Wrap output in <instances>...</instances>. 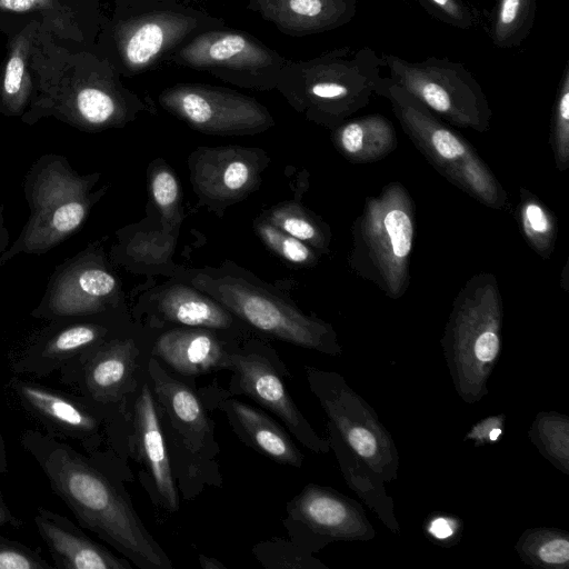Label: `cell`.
Listing matches in <instances>:
<instances>
[{
	"label": "cell",
	"instance_id": "cell-11",
	"mask_svg": "<svg viewBox=\"0 0 569 569\" xmlns=\"http://www.w3.org/2000/svg\"><path fill=\"white\" fill-rule=\"evenodd\" d=\"M287 61L254 36L224 27L197 34L168 59L177 66L254 90L276 89Z\"/></svg>",
	"mask_w": 569,
	"mask_h": 569
},
{
	"label": "cell",
	"instance_id": "cell-35",
	"mask_svg": "<svg viewBox=\"0 0 569 569\" xmlns=\"http://www.w3.org/2000/svg\"><path fill=\"white\" fill-rule=\"evenodd\" d=\"M254 557L266 568L271 569H328L313 558L308 549L280 538L261 541L252 549Z\"/></svg>",
	"mask_w": 569,
	"mask_h": 569
},
{
	"label": "cell",
	"instance_id": "cell-15",
	"mask_svg": "<svg viewBox=\"0 0 569 569\" xmlns=\"http://www.w3.org/2000/svg\"><path fill=\"white\" fill-rule=\"evenodd\" d=\"M159 102L192 128L208 133H252L273 123L256 99L223 87L178 83L162 90Z\"/></svg>",
	"mask_w": 569,
	"mask_h": 569
},
{
	"label": "cell",
	"instance_id": "cell-16",
	"mask_svg": "<svg viewBox=\"0 0 569 569\" xmlns=\"http://www.w3.org/2000/svg\"><path fill=\"white\" fill-rule=\"evenodd\" d=\"M108 312L48 321L11 356V371L36 378L58 372L113 337L112 327L106 320Z\"/></svg>",
	"mask_w": 569,
	"mask_h": 569
},
{
	"label": "cell",
	"instance_id": "cell-31",
	"mask_svg": "<svg viewBox=\"0 0 569 569\" xmlns=\"http://www.w3.org/2000/svg\"><path fill=\"white\" fill-rule=\"evenodd\" d=\"M520 200L516 219L523 238L541 258L548 260L553 253L558 226L553 212L528 189L520 188Z\"/></svg>",
	"mask_w": 569,
	"mask_h": 569
},
{
	"label": "cell",
	"instance_id": "cell-14",
	"mask_svg": "<svg viewBox=\"0 0 569 569\" xmlns=\"http://www.w3.org/2000/svg\"><path fill=\"white\" fill-rule=\"evenodd\" d=\"M117 302V278L98 246L89 244L54 267L40 302L30 315L50 321L108 312Z\"/></svg>",
	"mask_w": 569,
	"mask_h": 569
},
{
	"label": "cell",
	"instance_id": "cell-36",
	"mask_svg": "<svg viewBox=\"0 0 569 569\" xmlns=\"http://www.w3.org/2000/svg\"><path fill=\"white\" fill-rule=\"evenodd\" d=\"M549 142L558 171L569 168V63L567 62L553 103Z\"/></svg>",
	"mask_w": 569,
	"mask_h": 569
},
{
	"label": "cell",
	"instance_id": "cell-2",
	"mask_svg": "<svg viewBox=\"0 0 569 569\" xmlns=\"http://www.w3.org/2000/svg\"><path fill=\"white\" fill-rule=\"evenodd\" d=\"M382 67L381 56L370 47L343 46L307 60H288L276 89L309 117L336 128L369 103Z\"/></svg>",
	"mask_w": 569,
	"mask_h": 569
},
{
	"label": "cell",
	"instance_id": "cell-48",
	"mask_svg": "<svg viewBox=\"0 0 569 569\" xmlns=\"http://www.w3.org/2000/svg\"><path fill=\"white\" fill-rule=\"evenodd\" d=\"M7 471H8L7 451H6L4 440H3L1 428H0V473H6Z\"/></svg>",
	"mask_w": 569,
	"mask_h": 569
},
{
	"label": "cell",
	"instance_id": "cell-32",
	"mask_svg": "<svg viewBox=\"0 0 569 569\" xmlns=\"http://www.w3.org/2000/svg\"><path fill=\"white\" fill-rule=\"evenodd\" d=\"M516 551L531 567L566 569L569 565V535L555 528H531L520 536Z\"/></svg>",
	"mask_w": 569,
	"mask_h": 569
},
{
	"label": "cell",
	"instance_id": "cell-23",
	"mask_svg": "<svg viewBox=\"0 0 569 569\" xmlns=\"http://www.w3.org/2000/svg\"><path fill=\"white\" fill-rule=\"evenodd\" d=\"M149 375L172 428L184 446L197 453L209 441L211 433L209 418L200 399L190 388L168 375L153 358L149 360Z\"/></svg>",
	"mask_w": 569,
	"mask_h": 569
},
{
	"label": "cell",
	"instance_id": "cell-28",
	"mask_svg": "<svg viewBox=\"0 0 569 569\" xmlns=\"http://www.w3.org/2000/svg\"><path fill=\"white\" fill-rule=\"evenodd\" d=\"M256 170L244 154L234 150H208L194 168L199 189L213 199H233L253 184Z\"/></svg>",
	"mask_w": 569,
	"mask_h": 569
},
{
	"label": "cell",
	"instance_id": "cell-41",
	"mask_svg": "<svg viewBox=\"0 0 569 569\" xmlns=\"http://www.w3.org/2000/svg\"><path fill=\"white\" fill-rule=\"evenodd\" d=\"M152 196L162 210H169L177 202L179 187L174 176L162 170L153 174L151 182Z\"/></svg>",
	"mask_w": 569,
	"mask_h": 569
},
{
	"label": "cell",
	"instance_id": "cell-30",
	"mask_svg": "<svg viewBox=\"0 0 569 569\" xmlns=\"http://www.w3.org/2000/svg\"><path fill=\"white\" fill-rule=\"evenodd\" d=\"M31 29L12 42L0 84V111L6 116H23L31 100L32 82L27 69L32 42Z\"/></svg>",
	"mask_w": 569,
	"mask_h": 569
},
{
	"label": "cell",
	"instance_id": "cell-29",
	"mask_svg": "<svg viewBox=\"0 0 569 569\" xmlns=\"http://www.w3.org/2000/svg\"><path fill=\"white\" fill-rule=\"evenodd\" d=\"M159 308L167 319L190 327L223 329L232 322L220 305L180 284L170 287L161 295Z\"/></svg>",
	"mask_w": 569,
	"mask_h": 569
},
{
	"label": "cell",
	"instance_id": "cell-26",
	"mask_svg": "<svg viewBox=\"0 0 569 569\" xmlns=\"http://www.w3.org/2000/svg\"><path fill=\"white\" fill-rule=\"evenodd\" d=\"M332 141L347 160L357 164L379 161L398 146L395 126L379 113L343 121L335 128Z\"/></svg>",
	"mask_w": 569,
	"mask_h": 569
},
{
	"label": "cell",
	"instance_id": "cell-33",
	"mask_svg": "<svg viewBox=\"0 0 569 569\" xmlns=\"http://www.w3.org/2000/svg\"><path fill=\"white\" fill-rule=\"evenodd\" d=\"M536 4L537 0H496L489 30L493 46H520L533 27Z\"/></svg>",
	"mask_w": 569,
	"mask_h": 569
},
{
	"label": "cell",
	"instance_id": "cell-42",
	"mask_svg": "<svg viewBox=\"0 0 569 569\" xmlns=\"http://www.w3.org/2000/svg\"><path fill=\"white\" fill-rule=\"evenodd\" d=\"M505 416L487 417L476 423L465 439L475 441V446L495 442L502 433Z\"/></svg>",
	"mask_w": 569,
	"mask_h": 569
},
{
	"label": "cell",
	"instance_id": "cell-25",
	"mask_svg": "<svg viewBox=\"0 0 569 569\" xmlns=\"http://www.w3.org/2000/svg\"><path fill=\"white\" fill-rule=\"evenodd\" d=\"M153 355L184 376L224 368L228 355L220 341L200 329H173L157 340Z\"/></svg>",
	"mask_w": 569,
	"mask_h": 569
},
{
	"label": "cell",
	"instance_id": "cell-40",
	"mask_svg": "<svg viewBox=\"0 0 569 569\" xmlns=\"http://www.w3.org/2000/svg\"><path fill=\"white\" fill-rule=\"evenodd\" d=\"M0 569H52L39 552L0 535Z\"/></svg>",
	"mask_w": 569,
	"mask_h": 569
},
{
	"label": "cell",
	"instance_id": "cell-8",
	"mask_svg": "<svg viewBox=\"0 0 569 569\" xmlns=\"http://www.w3.org/2000/svg\"><path fill=\"white\" fill-rule=\"evenodd\" d=\"M381 59L389 77L446 123L477 132L490 129L489 101L465 64L436 57L413 62L386 52Z\"/></svg>",
	"mask_w": 569,
	"mask_h": 569
},
{
	"label": "cell",
	"instance_id": "cell-39",
	"mask_svg": "<svg viewBox=\"0 0 569 569\" xmlns=\"http://www.w3.org/2000/svg\"><path fill=\"white\" fill-rule=\"evenodd\" d=\"M258 232L262 240L278 254L293 263H310L315 254L303 241L283 232L274 224L261 223Z\"/></svg>",
	"mask_w": 569,
	"mask_h": 569
},
{
	"label": "cell",
	"instance_id": "cell-21",
	"mask_svg": "<svg viewBox=\"0 0 569 569\" xmlns=\"http://www.w3.org/2000/svg\"><path fill=\"white\" fill-rule=\"evenodd\" d=\"M247 8L290 37L340 28L357 13V0H248Z\"/></svg>",
	"mask_w": 569,
	"mask_h": 569
},
{
	"label": "cell",
	"instance_id": "cell-13",
	"mask_svg": "<svg viewBox=\"0 0 569 569\" xmlns=\"http://www.w3.org/2000/svg\"><path fill=\"white\" fill-rule=\"evenodd\" d=\"M8 390L21 410L48 435L79 443L87 456L100 463L98 448L102 441L108 407L77 392H67L12 376Z\"/></svg>",
	"mask_w": 569,
	"mask_h": 569
},
{
	"label": "cell",
	"instance_id": "cell-1",
	"mask_svg": "<svg viewBox=\"0 0 569 569\" xmlns=\"http://www.w3.org/2000/svg\"><path fill=\"white\" fill-rule=\"evenodd\" d=\"M20 443L82 528L141 569H172L170 558L146 529L126 491L103 466L40 430H23Z\"/></svg>",
	"mask_w": 569,
	"mask_h": 569
},
{
	"label": "cell",
	"instance_id": "cell-6",
	"mask_svg": "<svg viewBox=\"0 0 569 569\" xmlns=\"http://www.w3.org/2000/svg\"><path fill=\"white\" fill-rule=\"evenodd\" d=\"M221 17L179 0L120 1L108 32L107 59L123 76L148 72L197 34L223 28Z\"/></svg>",
	"mask_w": 569,
	"mask_h": 569
},
{
	"label": "cell",
	"instance_id": "cell-20",
	"mask_svg": "<svg viewBox=\"0 0 569 569\" xmlns=\"http://www.w3.org/2000/svg\"><path fill=\"white\" fill-rule=\"evenodd\" d=\"M34 523L59 569H131L130 562L89 538L67 517L39 507Z\"/></svg>",
	"mask_w": 569,
	"mask_h": 569
},
{
	"label": "cell",
	"instance_id": "cell-5",
	"mask_svg": "<svg viewBox=\"0 0 569 569\" xmlns=\"http://www.w3.org/2000/svg\"><path fill=\"white\" fill-rule=\"evenodd\" d=\"M416 236V207L398 181L366 198L352 226L351 269L390 299L410 284V259Z\"/></svg>",
	"mask_w": 569,
	"mask_h": 569
},
{
	"label": "cell",
	"instance_id": "cell-37",
	"mask_svg": "<svg viewBox=\"0 0 569 569\" xmlns=\"http://www.w3.org/2000/svg\"><path fill=\"white\" fill-rule=\"evenodd\" d=\"M435 19L458 29H472L479 26V12L466 0H418Z\"/></svg>",
	"mask_w": 569,
	"mask_h": 569
},
{
	"label": "cell",
	"instance_id": "cell-18",
	"mask_svg": "<svg viewBox=\"0 0 569 569\" xmlns=\"http://www.w3.org/2000/svg\"><path fill=\"white\" fill-rule=\"evenodd\" d=\"M224 368L233 372L231 393L246 395L279 418L298 441L315 453L330 450L328 439L315 431L291 398L272 363L261 355H228Z\"/></svg>",
	"mask_w": 569,
	"mask_h": 569
},
{
	"label": "cell",
	"instance_id": "cell-38",
	"mask_svg": "<svg viewBox=\"0 0 569 569\" xmlns=\"http://www.w3.org/2000/svg\"><path fill=\"white\" fill-rule=\"evenodd\" d=\"M271 220L277 228L301 241L309 242L318 249L327 247L328 236L298 209L276 210Z\"/></svg>",
	"mask_w": 569,
	"mask_h": 569
},
{
	"label": "cell",
	"instance_id": "cell-12",
	"mask_svg": "<svg viewBox=\"0 0 569 569\" xmlns=\"http://www.w3.org/2000/svg\"><path fill=\"white\" fill-rule=\"evenodd\" d=\"M196 283L206 288L211 296L244 321L277 339L330 356H340L342 352L330 325L307 317L246 282L222 278L200 279Z\"/></svg>",
	"mask_w": 569,
	"mask_h": 569
},
{
	"label": "cell",
	"instance_id": "cell-19",
	"mask_svg": "<svg viewBox=\"0 0 569 569\" xmlns=\"http://www.w3.org/2000/svg\"><path fill=\"white\" fill-rule=\"evenodd\" d=\"M139 349L130 338L111 337L61 368L60 381L104 407L123 400L132 383Z\"/></svg>",
	"mask_w": 569,
	"mask_h": 569
},
{
	"label": "cell",
	"instance_id": "cell-4",
	"mask_svg": "<svg viewBox=\"0 0 569 569\" xmlns=\"http://www.w3.org/2000/svg\"><path fill=\"white\" fill-rule=\"evenodd\" d=\"M503 303L495 274L472 276L458 292L441 345L453 386L468 403L488 393L501 348Z\"/></svg>",
	"mask_w": 569,
	"mask_h": 569
},
{
	"label": "cell",
	"instance_id": "cell-17",
	"mask_svg": "<svg viewBox=\"0 0 569 569\" xmlns=\"http://www.w3.org/2000/svg\"><path fill=\"white\" fill-rule=\"evenodd\" d=\"M286 509L290 530L308 533L315 550L333 541H366L376 536L361 505L329 487L308 483Z\"/></svg>",
	"mask_w": 569,
	"mask_h": 569
},
{
	"label": "cell",
	"instance_id": "cell-3",
	"mask_svg": "<svg viewBox=\"0 0 569 569\" xmlns=\"http://www.w3.org/2000/svg\"><path fill=\"white\" fill-rule=\"evenodd\" d=\"M99 173H79L62 154L40 156L23 180L29 219L18 238L0 254V267L20 253L44 254L74 234L102 190L92 192Z\"/></svg>",
	"mask_w": 569,
	"mask_h": 569
},
{
	"label": "cell",
	"instance_id": "cell-22",
	"mask_svg": "<svg viewBox=\"0 0 569 569\" xmlns=\"http://www.w3.org/2000/svg\"><path fill=\"white\" fill-rule=\"evenodd\" d=\"M133 435L138 451L153 478L156 489L170 510L179 507L173 471L163 439L156 402L148 385H143L133 406Z\"/></svg>",
	"mask_w": 569,
	"mask_h": 569
},
{
	"label": "cell",
	"instance_id": "cell-27",
	"mask_svg": "<svg viewBox=\"0 0 569 569\" xmlns=\"http://www.w3.org/2000/svg\"><path fill=\"white\" fill-rule=\"evenodd\" d=\"M328 441L333 450L346 482L378 516L385 526L399 533L400 527L393 511V501L386 492L383 480L375 473L327 422Z\"/></svg>",
	"mask_w": 569,
	"mask_h": 569
},
{
	"label": "cell",
	"instance_id": "cell-43",
	"mask_svg": "<svg viewBox=\"0 0 569 569\" xmlns=\"http://www.w3.org/2000/svg\"><path fill=\"white\" fill-rule=\"evenodd\" d=\"M52 0H0V10L12 12H27L43 9Z\"/></svg>",
	"mask_w": 569,
	"mask_h": 569
},
{
	"label": "cell",
	"instance_id": "cell-9",
	"mask_svg": "<svg viewBox=\"0 0 569 569\" xmlns=\"http://www.w3.org/2000/svg\"><path fill=\"white\" fill-rule=\"evenodd\" d=\"M120 73L107 58L90 56L86 76L74 83L52 89L33 101L21 117L32 124L53 116L78 130L97 132L120 127L143 108L139 97L120 81Z\"/></svg>",
	"mask_w": 569,
	"mask_h": 569
},
{
	"label": "cell",
	"instance_id": "cell-45",
	"mask_svg": "<svg viewBox=\"0 0 569 569\" xmlns=\"http://www.w3.org/2000/svg\"><path fill=\"white\" fill-rule=\"evenodd\" d=\"M22 525L21 520L17 518L7 506L1 492H0V527L11 526L19 528Z\"/></svg>",
	"mask_w": 569,
	"mask_h": 569
},
{
	"label": "cell",
	"instance_id": "cell-46",
	"mask_svg": "<svg viewBox=\"0 0 569 569\" xmlns=\"http://www.w3.org/2000/svg\"><path fill=\"white\" fill-rule=\"evenodd\" d=\"M3 209H4L3 204L0 201V254L6 252L8 250V248L10 247L9 246L10 234H9V230L4 223Z\"/></svg>",
	"mask_w": 569,
	"mask_h": 569
},
{
	"label": "cell",
	"instance_id": "cell-10",
	"mask_svg": "<svg viewBox=\"0 0 569 569\" xmlns=\"http://www.w3.org/2000/svg\"><path fill=\"white\" fill-rule=\"evenodd\" d=\"M308 386L349 448L383 481L397 478L399 453L375 410L333 371L305 367Z\"/></svg>",
	"mask_w": 569,
	"mask_h": 569
},
{
	"label": "cell",
	"instance_id": "cell-44",
	"mask_svg": "<svg viewBox=\"0 0 569 569\" xmlns=\"http://www.w3.org/2000/svg\"><path fill=\"white\" fill-rule=\"evenodd\" d=\"M428 532L436 539H448L455 532L452 527V520L443 517L435 518L428 527Z\"/></svg>",
	"mask_w": 569,
	"mask_h": 569
},
{
	"label": "cell",
	"instance_id": "cell-7",
	"mask_svg": "<svg viewBox=\"0 0 569 569\" xmlns=\"http://www.w3.org/2000/svg\"><path fill=\"white\" fill-rule=\"evenodd\" d=\"M375 94L386 98L403 132L450 183L495 210L509 207L508 193L477 150L390 77H381Z\"/></svg>",
	"mask_w": 569,
	"mask_h": 569
},
{
	"label": "cell",
	"instance_id": "cell-24",
	"mask_svg": "<svg viewBox=\"0 0 569 569\" xmlns=\"http://www.w3.org/2000/svg\"><path fill=\"white\" fill-rule=\"evenodd\" d=\"M220 407L232 429L244 443L277 463L301 467L303 461L301 451L286 430L267 413L233 398L222 400Z\"/></svg>",
	"mask_w": 569,
	"mask_h": 569
},
{
	"label": "cell",
	"instance_id": "cell-34",
	"mask_svg": "<svg viewBox=\"0 0 569 569\" xmlns=\"http://www.w3.org/2000/svg\"><path fill=\"white\" fill-rule=\"evenodd\" d=\"M540 453L563 473L569 472V419L556 412H540L529 430Z\"/></svg>",
	"mask_w": 569,
	"mask_h": 569
},
{
	"label": "cell",
	"instance_id": "cell-47",
	"mask_svg": "<svg viewBox=\"0 0 569 569\" xmlns=\"http://www.w3.org/2000/svg\"><path fill=\"white\" fill-rule=\"evenodd\" d=\"M199 563L203 569H226V566L218 559L204 555H199Z\"/></svg>",
	"mask_w": 569,
	"mask_h": 569
},
{
	"label": "cell",
	"instance_id": "cell-49",
	"mask_svg": "<svg viewBox=\"0 0 569 569\" xmlns=\"http://www.w3.org/2000/svg\"><path fill=\"white\" fill-rule=\"evenodd\" d=\"M119 1H146V0H119ZM149 1V0H147ZM154 1H163V0H154Z\"/></svg>",
	"mask_w": 569,
	"mask_h": 569
}]
</instances>
